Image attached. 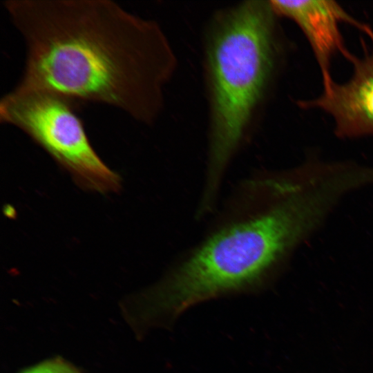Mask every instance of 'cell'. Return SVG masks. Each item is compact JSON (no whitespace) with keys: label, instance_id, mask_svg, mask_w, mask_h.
<instances>
[{"label":"cell","instance_id":"cell-1","mask_svg":"<svg viewBox=\"0 0 373 373\" xmlns=\"http://www.w3.org/2000/svg\"><path fill=\"white\" fill-rule=\"evenodd\" d=\"M3 6L26 48L17 87L108 105L146 125L160 116L177 59L157 22L110 0Z\"/></svg>","mask_w":373,"mask_h":373},{"label":"cell","instance_id":"cell-2","mask_svg":"<svg viewBox=\"0 0 373 373\" xmlns=\"http://www.w3.org/2000/svg\"><path fill=\"white\" fill-rule=\"evenodd\" d=\"M293 172L257 173L239 183L203 237L149 291V314L175 318L191 305L256 288L283 265L339 198L329 182Z\"/></svg>","mask_w":373,"mask_h":373},{"label":"cell","instance_id":"cell-3","mask_svg":"<svg viewBox=\"0 0 373 373\" xmlns=\"http://www.w3.org/2000/svg\"><path fill=\"white\" fill-rule=\"evenodd\" d=\"M275 17L270 1H247L212 21L205 52L210 125L202 198L207 202L217 200L270 84L278 52Z\"/></svg>","mask_w":373,"mask_h":373},{"label":"cell","instance_id":"cell-4","mask_svg":"<svg viewBox=\"0 0 373 373\" xmlns=\"http://www.w3.org/2000/svg\"><path fill=\"white\" fill-rule=\"evenodd\" d=\"M73 102L56 93L15 86L0 101V122L26 133L82 189L117 192L121 178L92 146Z\"/></svg>","mask_w":373,"mask_h":373},{"label":"cell","instance_id":"cell-5","mask_svg":"<svg viewBox=\"0 0 373 373\" xmlns=\"http://www.w3.org/2000/svg\"><path fill=\"white\" fill-rule=\"evenodd\" d=\"M373 44V32L368 33ZM353 74L345 83L330 79L322 94L300 102L304 108H318L332 116L335 133L342 137L373 135V44L361 58L350 56Z\"/></svg>","mask_w":373,"mask_h":373},{"label":"cell","instance_id":"cell-6","mask_svg":"<svg viewBox=\"0 0 373 373\" xmlns=\"http://www.w3.org/2000/svg\"><path fill=\"white\" fill-rule=\"evenodd\" d=\"M277 16L295 22L307 39L318 63L323 82L332 79L330 61L337 52L351 56L343 47L339 24L346 21L367 32L370 28L359 23L333 1H270Z\"/></svg>","mask_w":373,"mask_h":373},{"label":"cell","instance_id":"cell-7","mask_svg":"<svg viewBox=\"0 0 373 373\" xmlns=\"http://www.w3.org/2000/svg\"><path fill=\"white\" fill-rule=\"evenodd\" d=\"M25 373H79L75 369L60 361H52L38 365Z\"/></svg>","mask_w":373,"mask_h":373}]
</instances>
